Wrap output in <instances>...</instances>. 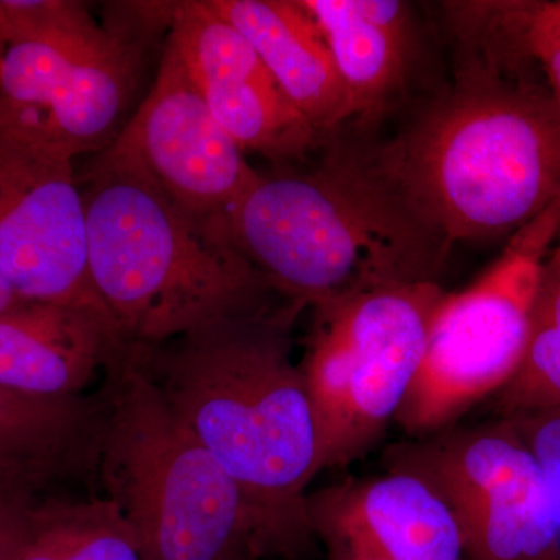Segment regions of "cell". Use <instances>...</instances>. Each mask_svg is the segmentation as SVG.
Returning a JSON list of instances; mask_svg holds the SVG:
<instances>
[{
	"mask_svg": "<svg viewBox=\"0 0 560 560\" xmlns=\"http://www.w3.org/2000/svg\"><path fill=\"white\" fill-rule=\"evenodd\" d=\"M304 311L130 342L136 366L237 486L256 559L298 560L316 539L307 500L318 436L291 338Z\"/></svg>",
	"mask_w": 560,
	"mask_h": 560,
	"instance_id": "1",
	"label": "cell"
},
{
	"mask_svg": "<svg viewBox=\"0 0 560 560\" xmlns=\"http://www.w3.org/2000/svg\"><path fill=\"white\" fill-rule=\"evenodd\" d=\"M352 160L442 248L511 237L560 197V102L541 70L456 65L448 90Z\"/></svg>",
	"mask_w": 560,
	"mask_h": 560,
	"instance_id": "2",
	"label": "cell"
},
{
	"mask_svg": "<svg viewBox=\"0 0 560 560\" xmlns=\"http://www.w3.org/2000/svg\"><path fill=\"white\" fill-rule=\"evenodd\" d=\"M77 179L92 283L128 342L160 345L300 304L103 151Z\"/></svg>",
	"mask_w": 560,
	"mask_h": 560,
	"instance_id": "3",
	"label": "cell"
},
{
	"mask_svg": "<svg viewBox=\"0 0 560 560\" xmlns=\"http://www.w3.org/2000/svg\"><path fill=\"white\" fill-rule=\"evenodd\" d=\"M304 173L260 175L231 221L232 245L289 300L382 283L436 282L448 253L361 171L340 139Z\"/></svg>",
	"mask_w": 560,
	"mask_h": 560,
	"instance_id": "4",
	"label": "cell"
},
{
	"mask_svg": "<svg viewBox=\"0 0 560 560\" xmlns=\"http://www.w3.org/2000/svg\"><path fill=\"white\" fill-rule=\"evenodd\" d=\"M97 485L145 560H257L230 475L136 366L130 342L106 370Z\"/></svg>",
	"mask_w": 560,
	"mask_h": 560,
	"instance_id": "5",
	"label": "cell"
},
{
	"mask_svg": "<svg viewBox=\"0 0 560 560\" xmlns=\"http://www.w3.org/2000/svg\"><path fill=\"white\" fill-rule=\"evenodd\" d=\"M444 293L436 282L382 283L308 307L312 324L298 364L315 420L320 471L363 458L396 419Z\"/></svg>",
	"mask_w": 560,
	"mask_h": 560,
	"instance_id": "6",
	"label": "cell"
},
{
	"mask_svg": "<svg viewBox=\"0 0 560 560\" xmlns=\"http://www.w3.org/2000/svg\"><path fill=\"white\" fill-rule=\"evenodd\" d=\"M559 230L560 197L514 232L499 259L470 287L442 294L422 363L394 419L410 440L451 429L514 377Z\"/></svg>",
	"mask_w": 560,
	"mask_h": 560,
	"instance_id": "7",
	"label": "cell"
},
{
	"mask_svg": "<svg viewBox=\"0 0 560 560\" xmlns=\"http://www.w3.org/2000/svg\"><path fill=\"white\" fill-rule=\"evenodd\" d=\"M386 469L408 471L445 501L469 560H560V517L539 464L497 419L397 442Z\"/></svg>",
	"mask_w": 560,
	"mask_h": 560,
	"instance_id": "8",
	"label": "cell"
},
{
	"mask_svg": "<svg viewBox=\"0 0 560 560\" xmlns=\"http://www.w3.org/2000/svg\"><path fill=\"white\" fill-rule=\"evenodd\" d=\"M102 151L138 173L213 241L228 245L232 217L260 178L213 117L168 36L149 95Z\"/></svg>",
	"mask_w": 560,
	"mask_h": 560,
	"instance_id": "9",
	"label": "cell"
},
{
	"mask_svg": "<svg viewBox=\"0 0 560 560\" xmlns=\"http://www.w3.org/2000/svg\"><path fill=\"white\" fill-rule=\"evenodd\" d=\"M0 276L20 300L60 302L114 319L92 283L72 158L36 128L3 114Z\"/></svg>",
	"mask_w": 560,
	"mask_h": 560,
	"instance_id": "10",
	"label": "cell"
},
{
	"mask_svg": "<svg viewBox=\"0 0 560 560\" xmlns=\"http://www.w3.org/2000/svg\"><path fill=\"white\" fill-rule=\"evenodd\" d=\"M140 58L142 44L109 28L98 38L10 47L0 57V114L36 128L72 160L98 153L130 102Z\"/></svg>",
	"mask_w": 560,
	"mask_h": 560,
	"instance_id": "11",
	"label": "cell"
},
{
	"mask_svg": "<svg viewBox=\"0 0 560 560\" xmlns=\"http://www.w3.org/2000/svg\"><path fill=\"white\" fill-rule=\"evenodd\" d=\"M167 36L213 117L243 151L283 164L324 145L326 138L291 105L248 39L209 0L176 2Z\"/></svg>",
	"mask_w": 560,
	"mask_h": 560,
	"instance_id": "12",
	"label": "cell"
},
{
	"mask_svg": "<svg viewBox=\"0 0 560 560\" xmlns=\"http://www.w3.org/2000/svg\"><path fill=\"white\" fill-rule=\"evenodd\" d=\"M308 518L334 560H463L458 523L408 471L348 478L308 493Z\"/></svg>",
	"mask_w": 560,
	"mask_h": 560,
	"instance_id": "13",
	"label": "cell"
},
{
	"mask_svg": "<svg viewBox=\"0 0 560 560\" xmlns=\"http://www.w3.org/2000/svg\"><path fill=\"white\" fill-rule=\"evenodd\" d=\"M127 346L109 316L20 300L0 312V386L33 397L83 396Z\"/></svg>",
	"mask_w": 560,
	"mask_h": 560,
	"instance_id": "14",
	"label": "cell"
},
{
	"mask_svg": "<svg viewBox=\"0 0 560 560\" xmlns=\"http://www.w3.org/2000/svg\"><path fill=\"white\" fill-rule=\"evenodd\" d=\"M108 393L33 397L0 386V481L40 493L66 480L97 482Z\"/></svg>",
	"mask_w": 560,
	"mask_h": 560,
	"instance_id": "15",
	"label": "cell"
},
{
	"mask_svg": "<svg viewBox=\"0 0 560 560\" xmlns=\"http://www.w3.org/2000/svg\"><path fill=\"white\" fill-rule=\"evenodd\" d=\"M248 39L265 68L324 138L349 121V103L327 40L301 0H209Z\"/></svg>",
	"mask_w": 560,
	"mask_h": 560,
	"instance_id": "16",
	"label": "cell"
},
{
	"mask_svg": "<svg viewBox=\"0 0 560 560\" xmlns=\"http://www.w3.org/2000/svg\"><path fill=\"white\" fill-rule=\"evenodd\" d=\"M327 40L349 103V120L372 125L407 83L410 5L400 0H301Z\"/></svg>",
	"mask_w": 560,
	"mask_h": 560,
	"instance_id": "17",
	"label": "cell"
},
{
	"mask_svg": "<svg viewBox=\"0 0 560 560\" xmlns=\"http://www.w3.org/2000/svg\"><path fill=\"white\" fill-rule=\"evenodd\" d=\"M20 560H145L116 504L101 495L33 501Z\"/></svg>",
	"mask_w": 560,
	"mask_h": 560,
	"instance_id": "18",
	"label": "cell"
},
{
	"mask_svg": "<svg viewBox=\"0 0 560 560\" xmlns=\"http://www.w3.org/2000/svg\"><path fill=\"white\" fill-rule=\"evenodd\" d=\"M560 405V257L550 253L533 315L528 341L514 377L493 397L499 419Z\"/></svg>",
	"mask_w": 560,
	"mask_h": 560,
	"instance_id": "19",
	"label": "cell"
},
{
	"mask_svg": "<svg viewBox=\"0 0 560 560\" xmlns=\"http://www.w3.org/2000/svg\"><path fill=\"white\" fill-rule=\"evenodd\" d=\"M86 3L77 0H0V57L28 43H68L105 35Z\"/></svg>",
	"mask_w": 560,
	"mask_h": 560,
	"instance_id": "20",
	"label": "cell"
},
{
	"mask_svg": "<svg viewBox=\"0 0 560 560\" xmlns=\"http://www.w3.org/2000/svg\"><path fill=\"white\" fill-rule=\"evenodd\" d=\"M504 420L539 464L560 517V405Z\"/></svg>",
	"mask_w": 560,
	"mask_h": 560,
	"instance_id": "21",
	"label": "cell"
},
{
	"mask_svg": "<svg viewBox=\"0 0 560 560\" xmlns=\"http://www.w3.org/2000/svg\"><path fill=\"white\" fill-rule=\"evenodd\" d=\"M530 55L560 102V0H536L528 28Z\"/></svg>",
	"mask_w": 560,
	"mask_h": 560,
	"instance_id": "22",
	"label": "cell"
},
{
	"mask_svg": "<svg viewBox=\"0 0 560 560\" xmlns=\"http://www.w3.org/2000/svg\"><path fill=\"white\" fill-rule=\"evenodd\" d=\"M38 495L22 486H0V560H20L28 511Z\"/></svg>",
	"mask_w": 560,
	"mask_h": 560,
	"instance_id": "23",
	"label": "cell"
},
{
	"mask_svg": "<svg viewBox=\"0 0 560 560\" xmlns=\"http://www.w3.org/2000/svg\"><path fill=\"white\" fill-rule=\"evenodd\" d=\"M20 301L18 294L14 293V290L11 289L7 280L0 276V312L9 308L10 305H13L14 302Z\"/></svg>",
	"mask_w": 560,
	"mask_h": 560,
	"instance_id": "24",
	"label": "cell"
},
{
	"mask_svg": "<svg viewBox=\"0 0 560 560\" xmlns=\"http://www.w3.org/2000/svg\"><path fill=\"white\" fill-rule=\"evenodd\" d=\"M551 253L555 254V256L560 257V230L558 238H556L555 246H552Z\"/></svg>",
	"mask_w": 560,
	"mask_h": 560,
	"instance_id": "25",
	"label": "cell"
},
{
	"mask_svg": "<svg viewBox=\"0 0 560 560\" xmlns=\"http://www.w3.org/2000/svg\"><path fill=\"white\" fill-rule=\"evenodd\" d=\"M2 485H11V482L0 481V486Z\"/></svg>",
	"mask_w": 560,
	"mask_h": 560,
	"instance_id": "26",
	"label": "cell"
},
{
	"mask_svg": "<svg viewBox=\"0 0 560 560\" xmlns=\"http://www.w3.org/2000/svg\"><path fill=\"white\" fill-rule=\"evenodd\" d=\"M346 560H359V559H346Z\"/></svg>",
	"mask_w": 560,
	"mask_h": 560,
	"instance_id": "27",
	"label": "cell"
}]
</instances>
